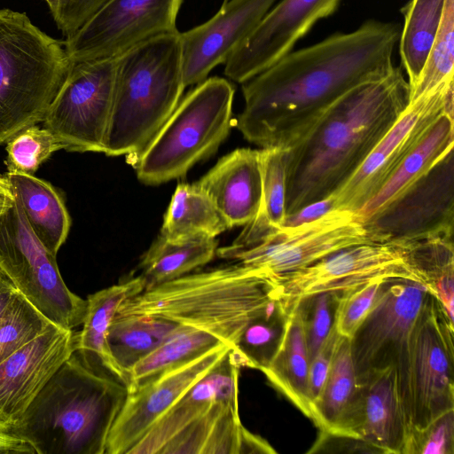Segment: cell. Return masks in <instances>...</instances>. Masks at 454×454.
<instances>
[{
    "label": "cell",
    "mask_w": 454,
    "mask_h": 454,
    "mask_svg": "<svg viewBox=\"0 0 454 454\" xmlns=\"http://www.w3.org/2000/svg\"><path fill=\"white\" fill-rule=\"evenodd\" d=\"M384 281L372 280L338 293L334 326L340 335L351 338L372 309Z\"/></svg>",
    "instance_id": "40"
},
{
    "label": "cell",
    "mask_w": 454,
    "mask_h": 454,
    "mask_svg": "<svg viewBox=\"0 0 454 454\" xmlns=\"http://www.w3.org/2000/svg\"><path fill=\"white\" fill-rule=\"evenodd\" d=\"M19 290L0 268V321Z\"/></svg>",
    "instance_id": "46"
},
{
    "label": "cell",
    "mask_w": 454,
    "mask_h": 454,
    "mask_svg": "<svg viewBox=\"0 0 454 454\" xmlns=\"http://www.w3.org/2000/svg\"><path fill=\"white\" fill-rule=\"evenodd\" d=\"M184 88L178 30L116 58L105 154L126 155L133 164L173 113Z\"/></svg>",
    "instance_id": "6"
},
{
    "label": "cell",
    "mask_w": 454,
    "mask_h": 454,
    "mask_svg": "<svg viewBox=\"0 0 454 454\" xmlns=\"http://www.w3.org/2000/svg\"><path fill=\"white\" fill-rule=\"evenodd\" d=\"M262 176V200L256 216L244 225L241 233L231 244L248 246L271 231L280 229L286 217V153L282 147L259 150Z\"/></svg>",
    "instance_id": "29"
},
{
    "label": "cell",
    "mask_w": 454,
    "mask_h": 454,
    "mask_svg": "<svg viewBox=\"0 0 454 454\" xmlns=\"http://www.w3.org/2000/svg\"><path fill=\"white\" fill-rule=\"evenodd\" d=\"M400 33L396 22L368 20L290 51L242 83L245 106L237 128L262 148H289L342 95L393 69Z\"/></svg>",
    "instance_id": "1"
},
{
    "label": "cell",
    "mask_w": 454,
    "mask_h": 454,
    "mask_svg": "<svg viewBox=\"0 0 454 454\" xmlns=\"http://www.w3.org/2000/svg\"><path fill=\"white\" fill-rule=\"evenodd\" d=\"M337 299L338 293L325 292L304 298L296 304L301 313L309 361L334 327Z\"/></svg>",
    "instance_id": "39"
},
{
    "label": "cell",
    "mask_w": 454,
    "mask_h": 454,
    "mask_svg": "<svg viewBox=\"0 0 454 454\" xmlns=\"http://www.w3.org/2000/svg\"><path fill=\"white\" fill-rule=\"evenodd\" d=\"M446 0H410L402 9L399 37L402 66L409 88L417 82L442 22Z\"/></svg>",
    "instance_id": "32"
},
{
    "label": "cell",
    "mask_w": 454,
    "mask_h": 454,
    "mask_svg": "<svg viewBox=\"0 0 454 454\" xmlns=\"http://www.w3.org/2000/svg\"><path fill=\"white\" fill-rule=\"evenodd\" d=\"M339 336L334 326L321 348L309 362V389L312 403L319 395L329 374Z\"/></svg>",
    "instance_id": "43"
},
{
    "label": "cell",
    "mask_w": 454,
    "mask_h": 454,
    "mask_svg": "<svg viewBox=\"0 0 454 454\" xmlns=\"http://www.w3.org/2000/svg\"><path fill=\"white\" fill-rule=\"evenodd\" d=\"M71 66L64 41L25 12L0 9V145L43 121Z\"/></svg>",
    "instance_id": "7"
},
{
    "label": "cell",
    "mask_w": 454,
    "mask_h": 454,
    "mask_svg": "<svg viewBox=\"0 0 454 454\" xmlns=\"http://www.w3.org/2000/svg\"><path fill=\"white\" fill-rule=\"evenodd\" d=\"M129 393L95 356L76 348L9 431L35 454H106Z\"/></svg>",
    "instance_id": "3"
},
{
    "label": "cell",
    "mask_w": 454,
    "mask_h": 454,
    "mask_svg": "<svg viewBox=\"0 0 454 454\" xmlns=\"http://www.w3.org/2000/svg\"><path fill=\"white\" fill-rule=\"evenodd\" d=\"M454 410L422 428H411L403 454H453Z\"/></svg>",
    "instance_id": "41"
},
{
    "label": "cell",
    "mask_w": 454,
    "mask_h": 454,
    "mask_svg": "<svg viewBox=\"0 0 454 454\" xmlns=\"http://www.w3.org/2000/svg\"><path fill=\"white\" fill-rule=\"evenodd\" d=\"M12 205L0 204V215Z\"/></svg>",
    "instance_id": "49"
},
{
    "label": "cell",
    "mask_w": 454,
    "mask_h": 454,
    "mask_svg": "<svg viewBox=\"0 0 454 454\" xmlns=\"http://www.w3.org/2000/svg\"><path fill=\"white\" fill-rule=\"evenodd\" d=\"M216 251L215 238L168 239L160 234L141 258L140 276L145 280V288H149L205 265Z\"/></svg>",
    "instance_id": "28"
},
{
    "label": "cell",
    "mask_w": 454,
    "mask_h": 454,
    "mask_svg": "<svg viewBox=\"0 0 454 454\" xmlns=\"http://www.w3.org/2000/svg\"><path fill=\"white\" fill-rule=\"evenodd\" d=\"M288 316L276 297L247 323L231 348L239 367L261 371L269 364L281 343Z\"/></svg>",
    "instance_id": "35"
},
{
    "label": "cell",
    "mask_w": 454,
    "mask_h": 454,
    "mask_svg": "<svg viewBox=\"0 0 454 454\" xmlns=\"http://www.w3.org/2000/svg\"><path fill=\"white\" fill-rule=\"evenodd\" d=\"M14 194L5 176L0 174V204L12 205Z\"/></svg>",
    "instance_id": "47"
},
{
    "label": "cell",
    "mask_w": 454,
    "mask_h": 454,
    "mask_svg": "<svg viewBox=\"0 0 454 454\" xmlns=\"http://www.w3.org/2000/svg\"><path fill=\"white\" fill-rule=\"evenodd\" d=\"M4 176L33 232L45 248L57 256L71 227L62 195L51 183L35 175L6 172Z\"/></svg>",
    "instance_id": "25"
},
{
    "label": "cell",
    "mask_w": 454,
    "mask_h": 454,
    "mask_svg": "<svg viewBox=\"0 0 454 454\" xmlns=\"http://www.w3.org/2000/svg\"><path fill=\"white\" fill-rule=\"evenodd\" d=\"M230 226L196 184H179L164 215L160 235L168 239L215 238Z\"/></svg>",
    "instance_id": "31"
},
{
    "label": "cell",
    "mask_w": 454,
    "mask_h": 454,
    "mask_svg": "<svg viewBox=\"0 0 454 454\" xmlns=\"http://www.w3.org/2000/svg\"><path fill=\"white\" fill-rule=\"evenodd\" d=\"M56 257L33 232L14 194L12 205L0 215V268L50 321L74 329L84 320L87 300L66 286Z\"/></svg>",
    "instance_id": "9"
},
{
    "label": "cell",
    "mask_w": 454,
    "mask_h": 454,
    "mask_svg": "<svg viewBox=\"0 0 454 454\" xmlns=\"http://www.w3.org/2000/svg\"><path fill=\"white\" fill-rule=\"evenodd\" d=\"M45 1L50 8L51 15L53 16L56 12L59 0H45Z\"/></svg>",
    "instance_id": "48"
},
{
    "label": "cell",
    "mask_w": 454,
    "mask_h": 454,
    "mask_svg": "<svg viewBox=\"0 0 454 454\" xmlns=\"http://www.w3.org/2000/svg\"><path fill=\"white\" fill-rule=\"evenodd\" d=\"M453 79L408 104L353 175L330 197L333 209L354 213L395 174L442 114L453 117Z\"/></svg>",
    "instance_id": "15"
},
{
    "label": "cell",
    "mask_w": 454,
    "mask_h": 454,
    "mask_svg": "<svg viewBox=\"0 0 454 454\" xmlns=\"http://www.w3.org/2000/svg\"><path fill=\"white\" fill-rule=\"evenodd\" d=\"M400 67L338 98L286 149V215L331 196L359 168L409 104Z\"/></svg>",
    "instance_id": "2"
},
{
    "label": "cell",
    "mask_w": 454,
    "mask_h": 454,
    "mask_svg": "<svg viewBox=\"0 0 454 454\" xmlns=\"http://www.w3.org/2000/svg\"><path fill=\"white\" fill-rule=\"evenodd\" d=\"M453 117L442 114L377 194L357 212L363 223L378 215L425 177L453 151Z\"/></svg>",
    "instance_id": "24"
},
{
    "label": "cell",
    "mask_w": 454,
    "mask_h": 454,
    "mask_svg": "<svg viewBox=\"0 0 454 454\" xmlns=\"http://www.w3.org/2000/svg\"><path fill=\"white\" fill-rule=\"evenodd\" d=\"M454 0H446L442 22L423 69L410 89L409 103L454 78Z\"/></svg>",
    "instance_id": "36"
},
{
    "label": "cell",
    "mask_w": 454,
    "mask_h": 454,
    "mask_svg": "<svg viewBox=\"0 0 454 454\" xmlns=\"http://www.w3.org/2000/svg\"><path fill=\"white\" fill-rule=\"evenodd\" d=\"M77 348V332L52 325L0 363V427L10 430Z\"/></svg>",
    "instance_id": "20"
},
{
    "label": "cell",
    "mask_w": 454,
    "mask_h": 454,
    "mask_svg": "<svg viewBox=\"0 0 454 454\" xmlns=\"http://www.w3.org/2000/svg\"><path fill=\"white\" fill-rule=\"evenodd\" d=\"M431 294L421 283L383 282L372 309L349 338L357 380L394 367L403 388L411 336Z\"/></svg>",
    "instance_id": "10"
},
{
    "label": "cell",
    "mask_w": 454,
    "mask_h": 454,
    "mask_svg": "<svg viewBox=\"0 0 454 454\" xmlns=\"http://www.w3.org/2000/svg\"><path fill=\"white\" fill-rule=\"evenodd\" d=\"M176 326L174 322L153 317H114L107 341L114 359L126 375V381L127 372L156 349Z\"/></svg>",
    "instance_id": "33"
},
{
    "label": "cell",
    "mask_w": 454,
    "mask_h": 454,
    "mask_svg": "<svg viewBox=\"0 0 454 454\" xmlns=\"http://www.w3.org/2000/svg\"><path fill=\"white\" fill-rule=\"evenodd\" d=\"M357 387L350 339L340 335L327 379L312 403V419L322 433H338L355 399Z\"/></svg>",
    "instance_id": "30"
},
{
    "label": "cell",
    "mask_w": 454,
    "mask_h": 454,
    "mask_svg": "<svg viewBox=\"0 0 454 454\" xmlns=\"http://www.w3.org/2000/svg\"><path fill=\"white\" fill-rule=\"evenodd\" d=\"M35 454L33 447L12 432L0 427V454Z\"/></svg>",
    "instance_id": "45"
},
{
    "label": "cell",
    "mask_w": 454,
    "mask_h": 454,
    "mask_svg": "<svg viewBox=\"0 0 454 454\" xmlns=\"http://www.w3.org/2000/svg\"><path fill=\"white\" fill-rule=\"evenodd\" d=\"M277 297V284L239 262L186 274L125 300L116 315L169 320L204 330L233 347L247 323Z\"/></svg>",
    "instance_id": "4"
},
{
    "label": "cell",
    "mask_w": 454,
    "mask_h": 454,
    "mask_svg": "<svg viewBox=\"0 0 454 454\" xmlns=\"http://www.w3.org/2000/svg\"><path fill=\"white\" fill-rule=\"evenodd\" d=\"M6 145L4 164L7 172L35 175L41 164L53 153L63 149L56 137L47 129L33 125L19 132Z\"/></svg>",
    "instance_id": "38"
},
{
    "label": "cell",
    "mask_w": 454,
    "mask_h": 454,
    "mask_svg": "<svg viewBox=\"0 0 454 454\" xmlns=\"http://www.w3.org/2000/svg\"><path fill=\"white\" fill-rule=\"evenodd\" d=\"M309 362L301 313L296 306L289 313L278 350L261 371L305 416L312 419Z\"/></svg>",
    "instance_id": "26"
},
{
    "label": "cell",
    "mask_w": 454,
    "mask_h": 454,
    "mask_svg": "<svg viewBox=\"0 0 454 454\" xmlns=\"http://www.w3.org/2000/svg\"><path fill=\"white\" fill-rule=\"evenodd\" d=\"M378 279L423 284L410 262L403 242H368L343 248L280 277L276 280L277 297L290 313L309 296L340 293Z\"/></svg>",
    "instance_id": "14"
},
{
    "label": "cell",
    "mask_w": 454,
    "mask_h": 454,
    "mask_svg": "<svg viewBox=\"0 0 454 454\" xmlns=\"http://www.w3.org/2000/svg\"><path fill=\"white\" fill-rule=\"evenodd\" d=\"M183 0H108L66 37L71 63L116 59L155 36L175 32Z\"/></svg>",
    "instance_id": "16"
},
{
    "label": "cell",
    "mask_w": 454,
    "mask_h": 454,
    "mask_svg": "<svg viewBox=\"0 0 454 454\" xmlns=\"http://www.w3.org/2000/svg\"><path fill=\"white\" fill-rule=\"evenodd\" d=\"M276 1L225 0L208 20L180 32L184 86L203 82L215 67L225 63Z\"/></svg>",
    "instance_id": "21"
},
{
    "label": "cell",
    "mask_w": 454,
    "mask_h": 454,
    "mask_svg": "<svg viewBox=\"0 0 454 454\" xmlns=\"http://www.w3.org/2000/svg\"><path fill=\"white\" fill-rule=\"evenodd\" d=\"M454 160L450 152L397 201L363 223L372 242L453 237Z\"/></svg>",
    "instance_id": "17"
},
{
    "label": "cell",
    "mask_w": 454,
    "mask_h": 454,
    "mask_svg": "<svg viewBox=\"0 0 454 454\" xmlns=\"http://www.w3.org/2000/svg\"><path fill=\"white\" fill-rule=\"evenodd\" d=\"M108 0H59L52 16L58 28L68 37L76 32Z\"/></svg>",
    "instance_id": "42"
},
{
    "label": "cell",
    "mask_w": 454,
    "mask_h": 454,
    "mask_svg": "<svg viewBox=\"0 0 454 454\" xmlns=\"http://www.w3.org/2000/svg\"><path fill=\"white\" fill-rule=\"evenodd\" d=\"M333 209L331 197L308 204L297 211L286 215L283 227H294L312 222Z\"/></svg>",
    "instance_id": "44"
},
{
    "label": "cell",
    "mask_w": 454,
    "mask_h": 454,
    "mask_svg": "<svg viewBox=\"0 0 454 454\" xmlns=\"http://www.w3.org/2000/svg\"><path fill=\"white\" fill-rule=\"evenodd\" d=\"M196 85L132 164L142 183L154 185L184 176L229 135L233 85L216 76Z\"/></svg>",
    "instance_id": "8"
},
{
    "label": "cell",
    "mask_w": 454,
    "mask_h": 454,
    "mask_svg": "<svg viewBox=\"0 0 454 454\" xmlns=\"http://www.w3.org/2000/svg\"><path fill=\"white\" fill-rule=\"evenodd\" d=\"M230 348L227 345L215 348L129 391L110 431L106 454H128L149 427L219 362Z\"/></svg>",
    "instance_id": "19"
},
{
    "label": "cell",
    "mask_w": 454,
    "mask_h": 454,
    "mask_svg": "<svg viewBox=\"0 0 454 454\" xmlns=\"http://www.w3.org/2000/svg\"><path fill=\"white\" fill-rule=\"evenodd\" d=\"M197 184L230 228L246 225L261 206L259 150L239 148L222 157Z\"/></svg>",
    "instance_id": "23"
},
{
    "label": "cell",
    "mask_w": 454,
    "mask_h": 454,
    "mask_svg": "<svg viewBox=\"0 0 454 454\" xmlns=\"http://www.w3.org/2000/svg\"><path fill=\"white\" fill-rule=\"evenodd\" d=\"M368 242L372 241L356 213L333 209L312 222L282 227L248 246H227L216 254L258 270L276 282L333 253Z\"/></svg>",
    "instance_id": "11"
},
{
    "label": "cell",
    "mask_w": 454,
    "mask_h": 454,
    "mask_svg": "<svg viewBox=\"0 0 454 454\" xmlns=\"http://www.w3.org/2000/svg\"><path fill=\"white\" fill-rule=\"evenodd\" d=\"M352 405L334 435L360 439L376 451L403 454L411 426L394 367L357 380Z\"/></svg>",
    "instance_id": "22"
},
{
    "label": "cell",
    "mask_w": 454,
    "mask_h": 454,
    "mask_svg": "<svg viewBox=\"0 0 454 454\" xmlns=\"http://www.w3.org/2000/svg\"><path fill=\"white\" fill-rule=\"evenodd\" d=\"M145 288L139 275L88 296L82 328L77 332V348L95 356L102 364L126 383V375L114 359L108 346L110 325L121 304Z\"/></svg>",
    "instance_id": "27"
},
{
    "label": "cell",
    "mask_w": 454,
    "mask_h": 454,
    "mask_svg": "<svg viewBox=\"0 0 454 454\" xmlns=\"http://www.w3.org/2000/svg\"><path fill=\"white\" fill-rule=\"evenodd\" d=\"M115 69L116 59L72 63L43 121L64 150L105 153Z\"/></svg>",
    "instance_id": "13"
},
{
    "label": "cell",
    "mask_w": 454,
    "mask_h": 454,
    "mask_svg": "<svg viewBox=\"0 0 454 454\" xmlns=\"http://www.w3.org/2000/svg\"><path fill=\"white\" fill-rule=\"evenodd\" d=\"M454 321L432 294L413 331L402 402L411 428L454 410Z\"/></svg>",
    "instance_id": "12"
},
{
    "label": "cell",
    "mask_w": 454,
    "mask_h": 454,
    "mask_svg": "<svg viewBox=\"0 0 454 454\" xmlns=\"http://www.w3.org/2000/svg\"><path fill=\"white\" fill-rule=\"evenodd\" d=\"M341 0H281L224 63V74L243 83L293 51L320 20L330 16Z\"/></svg>",
    "instance_id": "18"
},
{
    "label": "cell",
    "mask_w": 454,
    "mask_h": 454,
    "mask_svg": "<svg viewBox=\"0 0 454 454\" xmlns=\"http://www.w3.org/2000/svg\"><path fill=\"white\" fill-rule=\"evenodd\" d=\"M410 262L423 284L453 320L454 249L452 237L403 242Z\"/></svg>",
    "instance_id": "34"
},
{
    "label": "cell",
    "mask_w": 454,
    "mask_h": 454,
    "mask_svg": "<svg viewBox=\"0 0 454 454\" xmlns=\"http://www.w3.org/2000/svg\"><path fill=\"white\" fill-rule=\"evenodd\" d=\"M52 325L19 291L0 321V363Z\"/></svg>",
    "instance_id": "37"
},
{
    "label": "cell",
    "mask_w": 454,
    "mask_h": 454,
    "mask_svg": "<svg viewBox=\"0 0 454 454\" xmlns=\"http://www.w3.org/2000/svg\"><path fill=\"white\" fill-rule=\"evenodd\" d=\"M231 348L161 415L128 454L275 453L239 414V372Z\"/></svg>",
    "instance_id": "5"
}]
</instances>
